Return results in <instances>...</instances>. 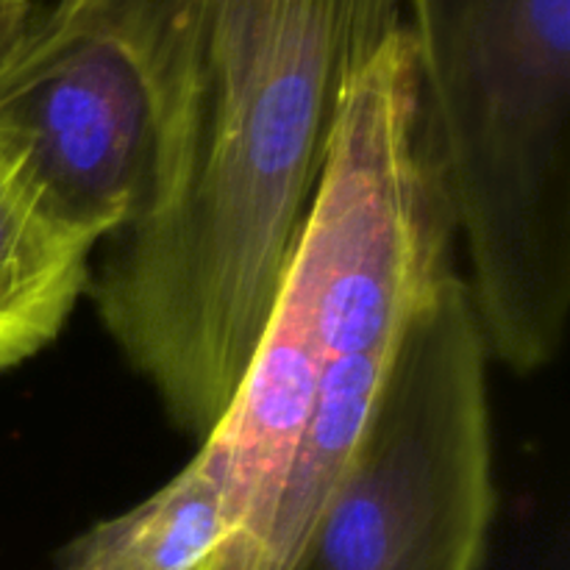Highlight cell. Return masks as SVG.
I'll return each instance as SVG.
<instances>
[{
  "label": "cell",
  "mask_w": 570,
  "mask_h": 570,
  "mask_svg": "<svg viewBox=\"0 0 570 570\" xmlns=\"http://www.w3.org/2000/svg\"><path fill=\"white\" fill-rule=\"evenodd\" d=\"M150 104L142 198L89 298L173 426L232 404L287 271L340 89L404 0H126Z\"/></svg>",
  "instance_id": "obj_1"
},
{
  "label": "cell",
  "mask_w": 570,
  "mask_h": 570,
  "mask_svg": "<svg viewBox=\"0 0 570 570\" xmlns=\"http://www.w3.org/2000/svg\"><path fill=\"white\" fill-rule=\"evenodd\" d=\"M454 250V215L404 26L340 89L273 306L315 334L326 362L393 348L456 273Z\"/></svg>",
  "instance_id": "obj_2"
},
{
  "label": "cell",
  "mask_w": 570,
  "mask_h": 570,
  "mask_svg": "<svg viewBox=\"0 0 570 570\" xmlns=\"http://www.w3.org/2000/svg\"><path fill=\"white\" fill-rule=\"evenodd\" d=\"M490 351L454 273L410 323L295 570H479L499 490Z\"/></svg>",
  "instance_id": "obj_3"
},
{
  "label": "cell",
  "mask_w": 570,
  "mask_h": 570,
  "mask_svg": "<svg viewBox=\"0 0 570 570\" xmlns=\"http://www.w3.org/2000/svg\"><path fill=\"white\" fill-rule=\"evenodd\" d=\"M0 131L98 245L131 220L148 173L150 104L126 0L22 3L0 42Z\"/></svg>",
  "instance_id": "obj_4"
},
{
  "label": "cell",
  "mask_w": 570,
  "mask_h": 570,
  "mask_svg": "<svg viewBox=\"0 0 570 570\" xmlns=\"http://www.w3.org/2000/svg\"><path fill=\"white\" fill-rule=\"evenodd\" d=\"M98 248L56 204L26 150L0 131V373L65 332Z\"/></svg>",
  "instance_id": "obj_5"
},
{
  "label": "cell",
  "mask_w": 570,
  "mask_h": 570,
  "mask_svg": "<svg viewBox=\"0 0 570 570\" xmlns=\"http://www.w3.org/2000/svg\"><path fill=\"white\" fill-rule=\"evenodd\" d=\"M237 529L226 479L200 445L148 499L67 540L56 570H200Z\"/></svg>",
  "instance_id": "obj_6"
},
{
  "label": "cell",
  "mask_w": 570,
  "mask_h": 570,
  "mask_svg": "<svg viewBox=\"0 0 570 570\" xmlns=\"http://www.w3.org/2000/svg\"><path fill=\"white\" fill-rule=\"evenodd\" d=\"M22 3H26V0H0V42H3V37L9 33L14 17L22 11Z\"/></svg>",
  "instance_id": "obj_7"
},
{
  "label": "cell",
  "mask_w": 570,
  "mask_h": 570,
  "mask_svg": "<svg viewBox=\"0 0 570 570\" xmlns=\"http://www.w3.org/2000/svg\"><path fill=\"white\" fill-rule=\"evenodd\" d=\"M200 570H209V568H206V566H204V568H200Z\"/></svg>",
  "instance_id": "obj_8"
}]
</instances>
